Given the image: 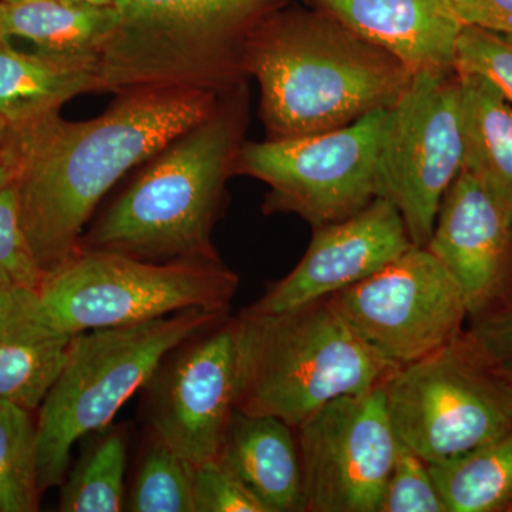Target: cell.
I'll use <instances>...</instances> for the list:
<instances>
[{"instance_id":"obj_17","label":"cell","mask_w":512,"mask_h":512,"mask_svg":"<svg viewBox=\"0 0 512 512\" xmlns=\"http://www.w3.org/2000/svg\"><path fill=\"white\" fill-rule=\"evenodd\" d=\"M220 460L266 512H305L301 457L295 430L274 416L235 409Z\"/></svg>"},{"instance_id":"obj_35","label":"cell","mask_w":512,"mask_h":512,"mask_svg":"<svg viewBox=\"0 0 512 512\" xmlns=\"http://www.w3.org/2000/svg\"><path fill=\"white\" fill-rule=\"evenodd\" d=\"M10 126L8 121L3 119L2 116H0V140H2L3 137L6 136V133H8Z\"/></svg>"},{"instance_id":"obj_29","label":"cell","mask_w":512,"mask_h":512,"mask_svg":"<svg viewBox=\"0 0 512 512\" xmlns=\"http://www.w3.org/2000/svg\"><path fill=\"white\" fill-rule=\"evenodd\" d=\"M194 512H266L251 491L220 460L194 467Z\"/></svg>"},{"instance_id":"obj_36","label":"cell","mask_w":512,"mask_h":512,"mask_svg":"<svg viewBox=\"0 0 512 512\" xmlns=\"http://www.w3.org/2000/svg\"><path fill=\"white\" fill-rule=\"evenodd\" d=\"M505 370H507L508 376H510V380L512 383V360H508V362H503Z\"/></svg>"},{"instance_id":"obj_5","label":"cell","mask_w":512,"mask_h":512,"mask_svg":"<svg viewBox=\"0 0 512 512\" xmlns=\"http://www.w3.org/2000/svg\"><path fill=\"white\" fill-rule=\"evenodd\" d=\"M228 318L224 313L188 309L74 336L66 366L40 406L36 423L40 493L63 484L74 444L106 429L165 357L185 340Z\"/></svg>"},{"instance_id":"obj_14","label":"cell","mask_w":512,"mask_h":512,"mask_svg":"<svg viewBox=\"0 0 512 512\" xmlns=\"http://www.w3.org/2000/svg\"><path fill=\"white\" fill-rule=\"evenodd\" d=\"M424 248L456 282L471 322L512 303V222L467 171L444 195Z\"/></svg>"},{"instance_id":"obj_15","label":"cell","mask_w":512,"mask_h":512,"mask_svg":"<svg viewBox=\"0 0 512 512\" xmlns=\"http://www.w3.org/2000/svg\"><path fill=\"white\" fill-rule=\"evenodd\" d=\"M412 247L397 208L375 198L352 217L315 228L302 261L247 309L281 312L328 298L369 278Z\"/></svg>"},{"instance_id":"obj_23","label":"cell","mask_w":512,"mask_h":512,"mask_svg":"<svg viewBox=\"0 0 512 512\" xmlns=\"http://www.w3.org/2000/svg\"><path fill=\"white\" fill-rule=\"evenodd\" d=\"M127 440L111 430L84 453L64 478L60 511L119 512L124 508Z\"/></svg>"},{"instance_id":"obj_13","label":"cell","mask_w":512,"mask_h":512,"mask_svg":"<svg viewBox=\"0 0 512 512\" xmlns=\"http://www.w3.org/2000/svg\"><path fill=\"white\" fill-rule=\"evenodd\" d=\"M143 389L150 433L192 466L217 460L235 410L231 318L181 343Z\"/></svg>"},{"instance_id":"obj_19","label":"cell","mask_w":512,"mask_h":512,"mask_svg":"<svg viewBox=\"0 0 512 512\" xmlns=\"http://www.w3.org/2000/svg\"><path fill=\"white\" fill-rule=\"evenodd\" d=\"M35 293L20 296L0 328V399L29 412L42 406L62 375L76 336L36 315Z\"/></svg>"},{"instance_id":"obj_8","label":"cell","mask_w":512,"mask_h":512,"mask_svg":"<svg viewBox=\"0 0 512 512\" xmlns=\"http://www.w3.org/2000/svg\"><path fill=\"white\" fill-rule=\"evenodd\" d=\"M285 0H121L99 55L100 89L202 87L221 57Z\"/></svg>"},{"instance_id":"obj_9","label":"cell","mask_w":512,"mask_h":512,"mask_svg":"<svg viewBox=\"0 0 512 512\" xmlns=\"http://www.w3.org/2000/svg\"><path fill=\"white\" fill-rule=\"evenodd\" d=\"M463 170L456 70L414 73L387 114L376 161V198L392 202L416 247L433 235L441 201Z\"/></svg>"},{"instance_id":"obj_18","label":"cell","mask_w":512,"mask_h":512,"mask_svg":"<svg viewBox=\"0 0 512 512\" xmlns=\"http://www.w3.org/2000/svg\"><path fill=\"white\" fill-rule=\"evenodd\" d=\"M99 89V57L26 55L0 39V116L10 127L45 119L67 100Z\"/></svg>"},{"instance_id":"obj_32","label":"cell","mask_w":512,"mask_h":512,"mask_svg":"<svg viewBox=\"0 0 512 512\" xmlns=\"http://www.w3.org/2000/svg\"><path fill=\"white\" fill-rule=\"evenodd\" d=\"M13 183V175L12 171H10V167L8 163H6L5 157L0 153V191L3 188L8 187V185Z\"/></svg>"},{"instance_id":"obj_7","label":"cell","mask_w":512,"mask_h":512,"mask_svg":"<svg viewBox=\"0 0 512 512\" xmlns=\"http://www.w3.org/2000/svg\"><path fill=\"white\" fill-rule=\"evenodd\" d=\"M383 392L397 439L427 463L466 453L512 430L510 376L470 329L400 366Z\"/></svg>"},{"instance_id":"obj_24","label":"cell","mask_w":512,"mask_h":512,"mask_svg":"<svg viewBox=\"0 0 512 512\" xmlns=\"http://www.w3.org/2000/svg\"><path fill=\"white\" fill-rule=\"evenodd\" d=\"M37 426L29 410L0 399V512L39 507Z\"/></svg>"},{"instance_id":"obj_22","label":"cell","mask_w":512,"mask_h":512,"mask_svg":"<svg viewBox=\"0 0 512 512\" xmlns=\"http://www.w3.org/2000/svg\"><path fill=\"white\" fill-rule=\"evenodd\" d=\"M429 468L448 512H512V430Z\"/></svg>"},{"instance_id":"obj_12","label":"cell","mask_w":512,"mask_h":512,"mask_svg":"<svg viewBox=\"0 0 512 512\" xmlns=\"http://www.w3.org/2000/svg\"><path fill=\"white\" fill-rule=\"evenodd\" d=\"M383 386L338 397L293 429L305 512H379L399 446Z\"/></svg>"},{"instance_id":"obj_27","label":"cell","mask_w":512,"mask_h":512,"mask_svg":"<svg viewBox=\"0 0 512 512\" xmlns=\"http://www.w3.org/2000/svg\"><path fill=\"white\" fill-rule=\"evenodd\" d=\"M379 512H448L429 463L399 441Z\"/></svg>"},{"instance_id":"obj_1","label":"cell","mask_w":512,"mask_h":512,"mask_svg":"<svg viewBox=\"0 0 512 512\" xmlns=\"http://www.w3.org/2000/svg\"><path fill=\"white\" fill-rule=\"evenodd\" d=\"M215 113L202 87H140L106 113L70 123L50 114L18 128L3 154L19 198L20 222L37 262L49 272L79 251L101 198L134 165L160 154Z\"/></svg>"},{"instance_id":"obj_2","label":"cell","mask_w":512,"mask_h":512,"mask_svg":"<svg viewBox=\"0 0 512 512\" xmlns=\"http://www.w3.org/2000/svg\"><path fill=\"white\" fill-rule=\"evenodd\" d=\"M244 46L272 138L325 133L392 109L413 77L396 57L315 8L274 10Z\"/></svg>"},{"instance_id":"obj_10","label":"cell","mask_w":512,"mask_h":512,"mask_svg":"<svg viewBox=\"0 0 512 512\" xmlns=\"http://www.w3.org/2000/svg\"><path fill=\"white\" fill-rule=\"evenodd\" d=\"M387 114L376 110L325 133L245 144L238 171L269 185L265 211L291 212L313 228L346 220L376 198Z\"/></svg>"},{"instance_id":"obj_20","label":"cell","mask_w":512,"mask_h":512,"mask_svg":"<svg viewBox=\"0 0 512 512\" xmlns=\"http://www.w3.org/2000/svg\"><path fill=\"white\" fill-rule=\"evenodd\" d=\"M461 90L463 170L512 222V104L487 77L457 73Z\"/></svg>"},{"instance_id":"obj_33","label":"cell","mask_w":512,"mask_h":512,"mask_svg":"<svg viewBox=\"0 0 512 512\" xmlns=\"http://www.w3.org/2000/svg\"><path fill=\"white\" fill-rule=\"evenodd\" d=\"M26 295V293H25ZM23 296V295H20ZM13 299V301L6 302V303H0V328H2L3 323H5V320L8 319L10 311H12L13 306H15L16 301L20 298Z\"/></svg>"},{"instance_id":"obj_30","label":"cell","mask_w":512,"mask_h":512,"mask_svg":"<svg viewBox=\"0 0 512 512\" xmlns=\"http://www.w3.org/2000/svg\"><path fill=\"white\" fill-rule=\"evenodd\" d=\"M464 26L512 35V0H450Z\"/></svg>"},{"instance_id":"obj_3","label":"cell","mask_w":512,"mask_h":512,"mask_svg":"<svg viewBox=\"0 0 512 512\" xmlns=\"http://www.w3.org/2000/svg\"><path fill=\"white\" fill-rule=\"evenodd\" d=\"M235 409L274 416L295 429L338 397L382 387L400 366L360 338L330 296L231 319Z\"/></svg>"},{"instance_id":"obj_4","label":"cell","mask_w":512,"mask_h":512,"mask_svg":"<svg viewBox=\"0 0 512 512\" xmlns=\"http://www.w3.org/2000/svg\"><path fill=\"white\" fill-rule=\"evenodd\" d=\"M235 133L228 116L212 113L178 137L111 205L80 248L150 262L220 261L210 235L234 160Z\"/></svg>"},{"instance_id":"obj_26","label":"cell","mask_w":512,"mask_h":512,"mask_svg":"<svg viewBox=\"0 0 512 512\" xmlns=\"http://www.w3.org/2000/svg\"><path fill=\"white\" fill-rule=\"evenodd\" d=\"M45 278L20 222L15 184L0 191V303L37 292Z\"/></svg>"},{"instance_id":"obj_16","label":"cell","mask_w":512,"mask_h":512,"mask_svg":"<svg viewBox=\"0 0 512 512\" xmlns=\"http://www.w3.org/2000/svg\"><path fill=\"white\" fill-rule=\"evenodd\" d=\"M410 72L456 70L464 25L450 0H308Z\"/></svg>"},{"instance_id":"obj_28","label":"cell","mask_w":512,"mask_h":512,"mask_svg":"<svg viewBox=\"0 0 512 512\" xmlns=\"http://www.w3.org/2000/svg\"><path fill=\"white\" fill-rule=\"evenodd\" d=\"M457 73L487 77L512 104V35L464 26L458 36Z\"/></svg>"},{"instance_id":"obj_25","label":"cell","mask_w":512,"mask_h":512,"mask_svg":"<svg viewBox=\"0 0 512 512\" xmlns=\"http://www.w3.org/2000/svg\"><path fill=\"white\" fill-rule=\"evenodd\" d=\"M194 467L163 440H150L131 493L127 510L134 512H194Z\"/></svg>"},{"instance_id":"obj_31","label":"cell","mask_w":512,"mask_h":512,"mask_svg":"<svg viewBox=\"0 0 512 512\" xmlns=\"http://www.w3.org/2000/svg\"><path fill=\"white\" fill-rule=\"evenodd\" d=\"M470 330L491 355L501 362L512 360V303L485 318L474 320Z\"/></svg>"},{"instance_id":"obj_11","label":"cell","mask_w":512,"mask_h":512,"mask_svg":"<svg viewBox=\"0 0 512 512\" xmlns=\"http://www.w3.org/2000/svg\"><path fill=\"white\" fill-rule=\"evenodd\" d=\"M330 299L357 335L397 366L440 349L463 332L468 319L447 269L416 245Z\"/></svg>"},{"instance_id":"obj_21","label":"cell","mask_w":512,"mask_h":512,"mask_svg":"<svg viewBox=\"0 0 512 512\" xmlns=\"http://www.w3.org/2000/svg\"><path fill=\"white\" fill-rule=\"evenodd\" d=\"M119 25L116 6L76 0L0 3V39L22 37L47 55L99 57Z\"/></svg>"},{"instance_id":"obj_6","label":"cell","mask_w":512,"mask_h":512,"mask_svg":"<svg viewBox=\"0 0 512 512\" xmlns=\"http://www.w3.org/2000/svg\"><path fill=\"white\" fill-rule=\"evenodd\" d=\"M239 278L221 261L150 262L79 248L46 272L33 311L69 335L204 309L228 315Z\"/></svg>"},{"instance_id":"obj_34","label":"cell","mask_w":512,"mask_h":512,"mask_svg":"<svg viewBox=\"0 0 512 512\" xmlns=\"http://www.w3.org/2000/svg\"><path fill=\"white\" fill-rule=\"evenodd\" d=\"M76 2L89 3L96 6H117L121 0H76Z\"/></svg>"},{"instance_id":"obj_37","label":"cell","mask_w":512,"mask_h":512,"mask_svg":"<svg viewBox=\"0 0 512 512\" xmlns=\"http://www.w3.org/2000/svg\"><path fill=\"white\" fill-rule=\"evenodd\" d=\"M12 2H19V0H0V3H12Z\"/></svg>"}]
</instances>
